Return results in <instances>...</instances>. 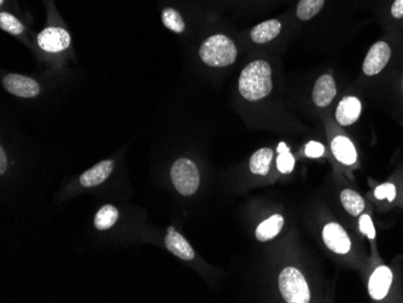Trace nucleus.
<instances>
[{"instance_id":"20","label":"nucleus","mask_w":403,"mask_h":303,"mask_svg":"<svg viewBox=\"0 0 403 303\" xmlns=\"http://www.w3.org/2000/svg\"><path fill=\"white\" fill-rule=\"evenodd\" d=\"M325 0H299L296 15L301 21H308L318 15L323 9Z\"/></svg>"},{"instance_id":"19","label":"nucleus","mask_w":403,"mask_h":303,"mask_svg":"<svg viewBox=\"0 0 403 303\" xmlns=\"http://www.w3.org/2000/svg\"><path fill=\"white\" fill-rule=\"evenodd\" d=\"M341 202L344 209L353 216H358L365 209L363 198L353 190H343L341 194Z\"/></svg>"},{"instance_id":"25","label":"nucleus","mask_w":403,"mask_h":303,"mask_svg":"<svg viewBox=\"0 0 403 303\" xmlns=\"http://www.w3.org/2000/svg\"><path fill=\"white\" fill-rule=\"evenodd\" d=\"M359 227L360 231H361V233L366 235L368 238H375V226H373V223H372V219L370 215H361V218H360L359 221Z\"/></svg>"},{"instance_id":"15","label":"nucleus","mask_w":403,"mask_h":303,"mask_svg":"<svg viewBox=\"0 0 403 303\" xmlns=\"http://www.w3.org/2000/svg\"><path fill=\"white\" fill-rule=\"evenodd\" d=\"M280 31H282V23L278 20L265 21L251 29V40L256 44H266L275 40L280 34Z\"/></svg>"},{"instance_id":"28","label":"nucleus","mask_w":403,"mask_h":303,"mask_svg":"<svg viewBox=\"0 0 403 303\" xmlns=\"http://www.w3.org/2000/svg\"><path fill=\"white\" fill-rule=\"evenodd\" d=\"M6 170V155L3 148H0V174H4Z\"/></svg>"},{"instance_id":"6","label":"nucleus","mask_w":403,"mask_h":303,"mask_svg":"<svg viewBox=\"0 0 403 303\" xmlns=\"http://www.w3.org/2000/svg\"><path fill=\"white\" fill-rule=\"evenodd\" d=\"M3 85L9 93L17 97L34 98L40 93V86L37 81L20 74H8L3 79Z\"/></svg>"},{"instance_id":"22","label":"nucleus","mask_w":403,"mask_h":303,"mask_svg":"<svg viewBox=\"0 0 403 303\" xmlns=\"http://www.w3.org/2000/svg\"><path fill=\"white\" fill-rule=\"evenodd\" d=\"M278 154L277 168H278L279 172L282 174L291 173L294 168V158L285 143L282 142L279 144Z\"/></svg>"},{"instance_id":"26","label":"nucleus","mask_w":403,"mask_h":303,"mask_svg":"<svg viewBox=\"0 0 403 303\" xmlns=\"http://www.w3.org/2000/svg\"><path fill=\"white\" fill-rule=\"evenodd\" d=\"M304 151H306L308 158H318L323 156L324 153H325V148L321 143L309 142L307 144Z\"/></svg>"},{"instance_id":"24","label":"nucleus","mask_w":403,"mask_h":303,"mask_svg":"<svg viewBox=\"0 0 403 303\" xmlns=\"http://www.w3.org/2000/svg\"><path fill=\"white\" fill-rule=\"evenodd\" d=\"M375 198L378 199H384L387 198L389 202H392L396 198V187L394 184H390V182H387V184H383V185H379L375 191Z\"/></svg>"},{"instance_id":"7","label":"nucleus","mask_w":403,"mask_h":303,"mask_svg":"<svg viewBox=\"0 0 403 303\" xmlns=\"http://www.w3.org/2000/svg\"><path fill=\"white\" fill-rule=\"evenodd\" d=\"M390 57V46L385 41L375 43L367 53L366 58L363 61V73L368 77H375L387 67Z\"/></svg>"},{"instance_id":"17","label":"nucleus","mask_w":403,"mask_h":303,"mask_svg":"<svg viewBox=\"0 0 403 303\" xmlns=\"http://www.w3.org/2000/svg\"><path fill=\"white\" fill-rule=\"evenodd\" d=\"M273 158V151L270 148L258 150L250 158V170L258 175H267L270 172V161Z\"/></svg>"},{"instance_id":"13","label":"nucleus","mask_w":403,"mask_h":303,"mask_svg":"<svg viewBox=\"0 0 403 303\" xmlns=\"http://www.w3.org/2000/svg\"><path fill=\"white\" fill-rule=\"evenodd\" d=\"M165 244L167 249L172 254L177 256L179 259L185 260V261L194 259V251L189 246V243L175 231L168 232V235L165 236Z\"/></svg>"},{"instance_id":"27","label":"nucleus","mask_w":403,"mask_h":303,"mask_svg":"<svg viewBox=\"0 0 403 303\" xmlns=\"http://www.w3.org/2000/svg\"><path fill=\"white\" fill-rule=\"evenodd\" d=\"M391 13L395 18H403V0H395L391 6Z\"/></svg>"},{"instance_id":"18","label":"nucleus","mask_w":403,"mask_h":303,"mask_svg":"<svg viewBox=\"0 0 403 303\" xmlns=\"http://www.w3.org/2000/svg\"><path fill=\"white\" fill-rule=\"evenodd\" d=\"M118 211L111 204L101 206L94 216V227L99 231L109 230L116 224Z\"/></svg>"},{"instance_id":"10","label":"nucleus","mask_w":403,"mask_h":303,"mask_svg":"<svg viewBox=\"0 0 403 303\" xmlns=\"http://www.w3.org/2000/svg\"><path fill=\"white\" fill-rule=\"evenodd\" d=\"M337 94L336 82L331 75H321L315 82L313 89V101L319 108H326Z\"/></svg>"},{"instance_id":"3","label":"nucleus","mask_w":403,"mask_h":303,"mask_svg":"<svg viewBox=\"0 0 403 303\" xmlns=\"http://www.w3.org/2000/svg\"><path fill=\"white\" fill-rule=\"evenodd\" d=\"M279 289L287 303H308L311 291L302 273L294 267H287L279 275Z\"/></svg>"},{"instance_id":"1","label":"nucleus","mask_w":403,"mask_h":303,"mask_svg":"<svg viewBox=\"0 0 403 303\" xmlns=\"http://www.w3.org/2000/svg\"><path fill=\"white\" fill-rule=\"evenodd\" d=\"M238 89L246 101H258L267 97L273 89L268 62L258 60L246 65L239 77Z\"/></svg>"},{"instance_id":"30","label":"nucleus","mask_w":403,"mask_h":303,"mask_svg":"<svg viewBox=\"0 0 403 303\" xmlns=\"http://www.w3.org/2000/svg\"><path fill=\"white\" fill-rule=\"evenodd\" d=\"M4 4V0H0V5Z\"/></svg>"},{"instance_id":"12","label":"nucleus","mask_w":403,"mask_h":303,"mask_svg":"<svg viewBox=\"0 0 403 303\" xmlns=\"http://www.w3.org/2000/svg\"><path fill=\"white\" fill-rule=\"evenodd\" d=\"M114 161L105 160L99 162L96 166H93L91 170H86L85 173L81 174L80 184L84 187H93V186L101 185L109 178L110 174L113 173Z\"/></svg>"},{"instance_id":"16","label":"nucleus","mask_w":403,"mask_h":303,"mask_svg":"<svg viewBox=\"0 0 403 303\" xmlns=\"http://www.w3.org/2000/svg\"><path fill=\"white\" fill-rule=\"evenodd\" d=\"M284 226V218L280 214L272 215L270 218L265 220L256 228V238L260 242H267L275 238L280 233Z\"/></svg>"},{"instance_id":"4","label":"nucleus","mask_w":403,"mask_h":303,"mask_svg":"<svg viewBox=\"0 0 403 303\" xmlns=\"http://www.w3.org/2000/svg\"><path fill=\"white\" fill-rule=\"evenodd\" d=\"M170 177L174 187L182 196H191L198 190L199 172L197 166L189 158H179L174 162Z\"/></svg>"},{"instance_id":"9","label":"nucleus","mask_w":403,"mask_h":303,"mask_svg":"<svg viewBox=\"0 0 403 303\" xmlns=\"http://www.w3.org/2000/svg\"><path fill=\"white\" fill-rule=\"evenodd\" d=\"M392 283V272L387 266H380L372 273L368 282V292L372 299H383L390 290Z\"/></svg>"},{"instance_id":"21","label":"nucleus","mask_w":403,"mask_h":303,"mask_svg":"<svg viewBox=\"0 0 403 303\" xmlns=\"http://www.w3.org/2000/svg\"><path fill=\"white\" fill-rule=\"evenodd\" d=\"M161 17L163 25L172 32L182 33L185 31V22L182 20V15L175 9H163Z\"/></svg>"},{"instance_id":"5","label":"nucleus","mask_w":403,"mask_h":303,"mask_svg":"<svg viewBox=\"0 0 403 303\" xmlns=\"http://www.w3.org/2000/svg\"><path fill=\"white\" fill-rule=\"evenodd\" d=\"M38 45L46 53H62L68 49L72 43V38L65 28L49 27L39 33L37 38Z\"/></svg>"},{"instance_id":"2","label":"nucleus","mask_w":403,"mask_h":303,"mask_svg":"<svg viewBox=\"0 0 403 303\" xmlns=\"http://www.w3.org/2000/svg\"><path fill=\"white\" fill-rule=\"evenodd\" d=\"M237 48L230 38L222 34H215L208 38L199 49V57L209 67H228L237 60Z\"/></svg>"},{"instance_id":"29","label":"nucleus","mask_w":403,"mask_h":303,"mask_svg":"<svg viewBox=\"0 0 403 303\" xmlns=\"http://www.w3.org/2000/svg\"><path fill=\"white\" fill-rule=\"evenodd\" d=\"M174 230V227H168V232H173Z\"/></svg>"},{"instance_id":"11","label":"nucleus","mask_w":403,"mask_h":303,"mask_svg":"<svg viewBox=\"0 0 403 303\" xmlns=\"http://www.w3.org/2000/svg\"><path fill=\"white\" fill-rule=\"evenodd\" d=\"M361 101L356 97L343 98L336 110V119L339 125L350 126L358 121L361 115Z\"/></svg>"},{"instance_id":"23","label":"nucleus","mask_w":403,"mask_h":303,"mask_svg":"<svg viewBox=\"0 0 403 303\" xmlns=\"http://www.w3.org/2000/svg\"><path fill=\"white\" fill-rule=\"evenodd\" d=\"M0 28L13 35H20L23 33V25L21 23L20 20L5 11L0 13Z\"/></svg>"},{"instance_id":"14","label":"nucleus","mask_w":403,"mask_h":303,"mask_svg":"<svg viewBox=\"0 0 403 303\" xmlns=\"http://www.w3.org/2000/svg\"><path fill=\"white\" fill-rule=\"evenodd\" d=\"M331 149L336 158L343 165L351 166L358 160V153H356L354 144L347 137H343V136L336 137L331 143Z\"/></svg>"},{"instance_id":"8","label":"nucleus","mask_w":403,"mask_h":303,"mask_svg":"<svg viewBox=\"0 0 403 303\" xmlns=\"http://www.w3.org/2000/svg\"><path fill=\"white\" fill-rule=\"evenodd\" d=\"M323 239L326 247L336 254H347L350 250V238L339 224H327L324 227Z\"/></svg>"}]
</instances>
